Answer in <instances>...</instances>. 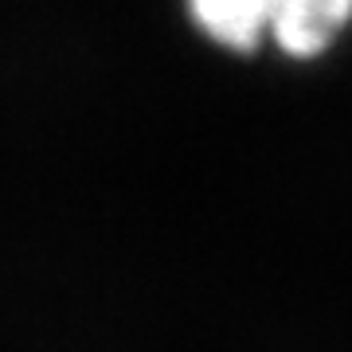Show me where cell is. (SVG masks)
Returning <instances> with one entry per match:
<instances>
[{"label": "cell", "instance_id": "cell-1", "mask_svg": "<svg viewBox=\"0 0 352 352\" xmlns=\"http://www.w3.org/2000/svg\"><path fill=\"white\" fill-rule=\"evenodd\" d=\"M188 24L227 55L278 51L317 63L352 28V0H180Z\"/></svg>", "mask_w": 352, "mask_h": 352}]
</instances>
